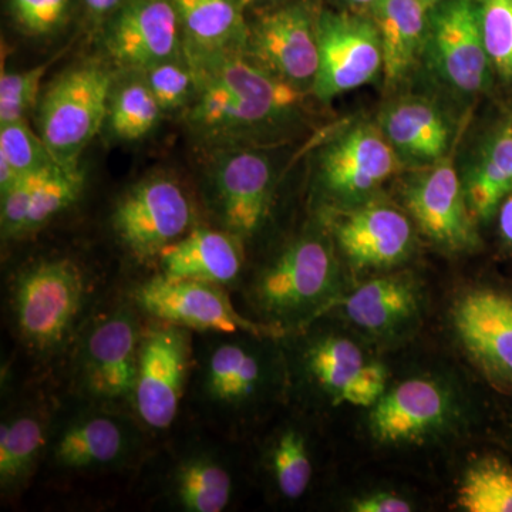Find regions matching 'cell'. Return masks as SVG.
Instances as JSON below:
<instances>
[{
	"label": "cell",
	"instance_id": "1",
	"mask_svg": "<svg viewBox=\"0 0 512 512\" xmlns=\"http://www.w3.org/2000/svg\"><path fill=\"white\" fill-rule=\"evenodd\" d=\"M281 340L251 333H194L184 407L201 427L235 440L289 392Z\"/></svg>",
	"mask_w": 512,
	"mask_h": 512
},
{
	"label": "cell",
	"instance_id": "2",
	"mask_svg": "<svg viewBox=\"0 0 512 512\" xmlns=\"http://www.w3.org/2000/svg\"><path fill=\"white\" fill-rule=\"evenodd\" d=\"M110 293L79 259L40 256L10 276L9 325L35 365L64 366L80 332Z\"/></svg>",
	"mask_w": 512,
	"mask_h": 512
},
{
	"label": "cell",
	"instance_id": "3",
	"mask_svg": "<svg viewBox=\"0 0 512 512\" xmlns=\"http://www.w3.org/2000/svg\"><path fill=\"white\" fill-rule=\"evenodd\" d=\"M184 55L195 82L187 123L207 140L224 143L268 126L301 103V89L269 72L245 50L205 53L184 47Z\"/></svg>",
	"mask_w": 512,
	"mask_h": 512
},
{
	"label": "cell",
	"instance_id": "4",
	"mask_svg": "<svg viewBox=\"0 0 512 512\" xmlns=\"http://www.w3.org/2000/svg\"><path fill=\"white\" fill-rule=\"evenodd\" d=\"M241 291L252 318L286 336L333 311L345 285L332 242L308 231L289 241Z\"/></svg>",
	"mask_w": 512,
	"mask_h": 512
},
{
	"label": "cell",
	"instance_id": "5",
	"mask_svg": "<svg viewBox=\"0 0 512 512\" xmlns=\"http://www.w3.org/2000/svg\"><path fill=\"white\" fill-rule=\"evenodd\" d=\"M154 441L133 413L67 394L57 407L42 467L64 478L140 471L156 450Z\"/></svg>",
	"mask_w": 512,
	"mask_h": 512
},
{
	"label": "cell",
	"instance_id": "6",
	"mask_svg": "<svg viewBox=\"0 0 512 512\" xmlns=\"http://www.w3.org/2000/svg\"><path fill=\"white\" fill-rule=\"evenodd\" d=\"M144 320L127 288L111 292L67 356V394L133 413Z\"/></svg>",
	"mask_w": 512,
	"mask_h": 512
},
{
	"label": "cell",
	"instance_id": "7",
	"mask_svg": "<svg viewBox=\"0 0 512 512\" xmlns=\"http://www.w3.org/2000/svg\"><path fill=\"white\" fill-rule=\"evenodd\" d=\"M285 346L289 390L340 406L372 407L387 389V370L355 340L313 325L289 333Z\"/></svg>",
	"mask_w": 512,
	"mask_h": 512
},
{
	"label": "cell",
	"instance_id": "8",
	"mask_svg": "<svg viewBox=\"0 0 512 512\" xmlns=\"http://www.w3.org/2000/svg\"><path fill=\"white\" fill-rule=\"evenodd\" d=\"M116 77L107 64L83 60L64 70L39 100V134L56 163L79 164L84 148L107 123Z\"/></svg>",
	"mask_w": 512,
	"mask_h": 512
},
{
	"label": "cell",
	"instance_id": "9",
	"mask_svg": "<svg viewBox=\"0 0 512 512\" xmlns=\"http://www.w3.org/2000/svg\"><path fill=\"white\" fill-rule=\"evenodd\" d=\"M194 365V332L146 318L141 333L133 414L154 440L174 429Z\"/></svg>",
	"mask_w": 512,
	"mask_h": 512
},
{
	"label": "cell",
	"instance_id": "10",
	"mask_svg": "<svg viewBox=\"0 0 512 512\" xmlns=\"http://www.w3.org/2000/svg\"><path fill=\"white\" fill-rule=\"evenodd\" d=\"M190 194L168 175H150L114 202L110 228L131 262L156 265L164 248L197 227Z\"/></svg>",
	"mask_w": 512,
	"mask_h": 512
},
{
	"label": "cell",
	"instance_id": "11",
	"mask_svg": "<svg viewBox=\"0 0 512 512\" xmlns=\"http://www.w3.org/2000/svg\"><path fill=\"white\" fill-rule=\"evenodd\" d=\"M224 437L191 436L168 448L153 497L178 512H224L234 504L237 467Z\"/></svg>",
	"mask_w": 512,
	"mask_h": 512
},
{
	"label": "cell",
	"instance_id": "12",
	"mask_svg": "<svg viewBox=\"0 0 512 512\" xmlns=\"http://www.w3.org/2000/svg\"><path fill=\"white\" fill-rule=\"evenodd\" d=\"M127 291L146 318L173 323L194 333H251L274 339L285 336L238 311L228 289L222 286L154 274Z\"/></svg>",
	"mask_w": 512,
	"mask_h": 512
},
{
	"label": "cell",
	"instance_id": "13",
	"mask_svg": "<svg viewBox=\"0 0 512 512\" xmlns=\"http://www.w3.org/2000/svg\"><path fill=\"white\" fill-rule=\"evenodd\" d=\"M460 416L450 384L436 377H412L387 387L370 407L367 427L382 446H421L451 431Z\"/></svg>",
	"mask_w": 512,
	"mask_h": 512
},
{
	"label": "cell",
	"instance_id": "14",
	"mask_svg": "<svg viewBox=\"0 0 512 512\" xmlns=\"http://www.w3.org/2000/svg\"><path fill=\"white\" fill-rule=\"evenodd\" d=\"M271 161L251 150H222L208 171L207 204L218 227L242 244L264 229L274 205Z\"/></svg>",
	"mask_w": 512,
	"mask_h": 512
},
{
	"label": "cell",
	"instance_id": "15",
	"mask_svg": "<svg viewBox=\"0 0 512 512\" xmlns=\"http://www.w3.org/2000/svg\"><path fill=\"white\" fill-rule=\"evenodd\" d=\"M319 67L312 90L322 101L359 89L383 72V52L375 22L323 12L316 20Z\"/></svg>",
	"mask_w": 512,
	"mask_h": 512
},
{
	"label": "cell",
	"instance_id": "16",
	"mask_svg": "<svg viewBox=\"0 0 512 512\" xmlns=\"http://www.w3.org/2000/svg\"><path fill=\"white\" fill-rule=\"evenodd\" d=\"M451 328L468 359L497 389L512 393V296L490 288L461 293Z\"/></svg>",
	"mask_w": 512,
	"mask_h": 512
},
{
	"label": "cell",
	"instance_id": "17",
	"mask_svg": "<svg viewBox=\"0 0 512 512\" xmlns=\"http://www.w3.org/2000/svg\"><path fill=\"white\" fill-rule=\"evenodd\" d=\"M59 399L23 390L3 404L0 420V494L15 501L28 490L45 461Z\"/></svg>",
	"mask_w": 512,
	"mask_h": 512
},
{
	"label": "cell",
	"instance_id": "18",
	"mask_svg": "<svg viewBox=\"0 0 512 512\" xmlns=\"http://www.w3.org/2000/svg\"><path fill=\"white\" fill-rule=\"evenodd\" d=\"M402 164L380 127L359 124L330 141L320 154V187L342 204H362L399 173Z\"/></svg>",
	"mask_w": 512,
	"mask_h": 512
},
{
	"label": "cell",
	"instance_id": "19",
	"mask_svg": "<svg viewBox=\"0 0 512 512\" xmlns=\"http://www.w3.org/2000/svg\"><path fill=\"white\" fill-rule=\"evenodd\" d=\"M410 217L431 242L447 252H471L480 245L464 185L451 161L441 160L413 177L403 191Z\"/></svg>",
	"mask_w": 512,
	"mask_h": 512
},
{
	"label": "cell",
	"instance_id": "20",
	"mask_svg": "<svg viewBox=\"0 0 512 512\" xmlns=\"http://www.w3.org/2000/svg\"><path fill=\"white\" fill-rule=\"evenodd\" d=\"M104 49L111 63L131 73L183 55V29L174 0H126L107 22Z\"/></svg>",
	"mask_w": 512,
	"mask_h": 512
},
{
	"label": "cell",
	"instance_id": "21",
	"mask_svg": "<svg viewBox=\"0 0 512 512\" xmlns=\"http://www.w3.org/2000/svg\"><path fill=\"white\" fill-rule=\"evenodd\" d=\"M330 234L346 261L359 271L402 264L414 248L410 218L382 202H362L353 210L333 215Z\"/></svg>",
	"mask_w": 512,
	"mask_h": 512
},
{
	"label": "cell",
	"instance_id": "22",
	"mask_svg": "<svg viewBox=\"0 0 512 512\" xmlns=\"http://www.w3.org/2000/svg\"><path fill=\"white\" fill-rule=\"evenodd\" d=\"M437 72L461 93L476 94L490 83V57L474 0H448L431 19L427 32Z\"/></svg>",
	"mask_w": 512,
	"mask_h": 512
},
{
	"label": "cell",
	"instance_id": "23",
	"mask_svg": "<svg viewBox=\"0 0 512 512\" xmlns=\"http://www.w3.org/2000/svg\"><path fill=\"white\" fill-rule=\"evenodd\" d=\"M247 53L286 83L312 87L319 67L316 22L302 5L266 13L249 26Z\"/></svg>",
	"mask_w": 512,
	"mask_h": 512
},
{
	"label": "cell",
	"instance_id": "24",
	"mask_svg": "<svg viewBox=\"0 0 512 512\" xmlns=\"http://www.w3.org/2000/svg\"><path fill=\"white\" fill-rule=\"evenodd\" d=\"M338 306L360 332L380 342H394L417 329L423 292L410 274L384 275L343 296Z\"/></svg>",
	"mask_w": 512,
	"mask_h": 512
},
{
	"label": "cell",
	"instance_id": "25",
	"mask_svg": "<svg viewBox=\"0 0 512 512\" xmlns=\"http://www.w3.org/2000/svg\"><path fill=\"white\" fill-rule=\"evenodd\" d=\"M245 265V245L221 228L197 225L158 255L156 274L238 291Z\"/></svg>",
	"mask_w": 512,
	"mask_h": 512
},
{
	"label": "cell",
	"instance_id": "26",
	"mask_svg": "<svg viewBox=\"0 0 512 512\" xmlns=\"http://www.w3.org/2000/svg\"><path fill=\"white\" fill-rule=\"evenodd\" d=\"M379 127L403 163L431 165L446 156L450 127L430 101H394L383 110Z\"/></svg>",
	"mask_w": 512,
	"mask_h": 512
},
{
	"label": "cell",
	"instance_id": "27",
	"mask_svg": "<svg viewBox=\"0 0 512 512\" xmlns=\"http://www.w3.org/2000/svg\"><path fill=\"white\" fill-rule=\"evenodd\" d=\"M426 10L421 0H377L373 5L387 83H399L416 63L429 32Z\"/></svg>",
	"mask_w": 512,
	"mask_h": 512
},
{
	"label": "cell",
	"instance_id": "28",
	"mask_svg": "<svg viewBox=\"0 0 512 512\" xmlns=\"http://www.w3.org/2000/svg\"><path fill=\"white\" fill-rule=\"evenodd\" d=\"M185 49L195 52H247L249 26L242 0H174Z\"/></svg>",
	"mask_w": 512,
	"mask_h": 512
},
{
	"label": "cell",
	"instance_id": "29",
	"mask_svg": "<svg viewBox=\"0 0 512 512\" xmlns=\"http://www.w3.org/2000/svg\"><path fill=\"white\" fill-rule=\"evenodd\" d=\"M259 464L269 487L281 500H301L315 474L308 434L293 421L279 424L265 437Z\"/></svg>",
	"mask_w": 512,
	"mask_h": 512
},
{
	"label": "cell",
	"instance_id": "30",
	"mask_svg": "<svg viewBox=\"0 0 512 512\" xmlns=\"http://www.w3.org/2000/svg\"><path fill=\"white\" fill-rule=\"evenodd\" d=\"M463 185L474 220L490 221L512 192V124L488 141Z\"/></svg>",
	"mask_w": 512,
	"mask_h": 512
},
{
	"label": "cell",
	"instance_id": "31",
	"mask_svg": "<svg viewBox=\"0 0 512 512\" xmlns=\"http://www.w3.org/2000/svg\"><path fill=\"white\" fill-rule=\"evenodd\" d=\"M86 173L80 164L55 163L45 168L29 201L20 238H28L69 210L82 197Z\"/></svg>",
	"mask_w": 512,
	"mask_h": 512
},
{
	"label": "cell",
	"instance_id": "32",
	"mask_svg": "<svg viewBox=\"0 0 512 512\" xmlns=\"http://www.w3.org/2000/svg\"><path fill=\"white\" fill-rule=\"evenodd\" d=\"M126 82L114 83L107 124L120 140L136 141L148 136L164 111L140 73H131Z\"/></svg>",
	"mask_w": 512,
	"mask_h": 512
},
{
	"label": "cell",
	"instance_id": "33",
	"mask_svg": "<svg viewBox=\"0 0 512 512\" xmlns=\"http://www.w3.org/2000/svg\"><path fill=\"white\" fill-rule=\"evenodd\" d=\"M457 504L467 512H512V466L500 456L471 463L458 485Z\"/></svg>",
	"mask_w": 512,
	"mask_h": 512
},
{
	"label": "cell",
	"instance_id": "34",
	"mask_svg": "<svg viewBox=\"0 0 512 512\" xmlns=\"http://www.w3.org/2000/svg\"><path fill=\"white\" fill-rule=\"evenodd\" d=\"M481 33L491 66L512 79V0H477Z\"/></svg>",
	"mask_w": 512,
	"mask_h": 512
},
{
	"label": "cell",
	"instance_id": "35",
	"mask_svg": "<svg viewBox=\"0 0 512 512\" xmlns=\"http://www.w3.org/2000/svg\"><path fill=\"white\" fill-rule=\"evenodd\" d=\"M140 74L164 113L187 109L194 99V74L184 52L174 59L154 64Z\"/></svg>",
	"mask_w": 512,
	"mask_h": 512
},
{
	"label": "cell",
	"instance_id": "36",
	"mask_svg": "<svg viewBox=\"0 0 512 512\" xmlns=\"http://www.w3.org/2000/svg\"><path fill=\"white\" fill-rule=\"evenodd\" d=\"M0 156L9 161L19 177L56 163L45 141L26 119L0 124Z\"/></svg>",
	"mask_w": 512,
	"mask_h": 512
},
{
	"label": "cell",
	"instance_id": "37",
	"mask_svg": "<svg viewBox=\"0 0 512 512\" xmlns=\"http://www.w3.org/2000/svg\"><path fill=\"white\" fill-rule=\"evenodd\" d=\"M46 64L26 72L3 70L0 77V124L26 119V114L39 104L40 82Z\"/></svg>",
	"mask_w": 512,
	"mask_h": 512
},
{
	"label": "cell",
	"instance_id": "38",
	"mask_svg": "<svg viewBox=\"0 0 512 512\" xmlns=\"http://www.w3.org/2000/svg\"><path fill=\"white\" fill-rule=\"evenodd\" d=\"M72 0H9L16 25L32 36H46L63 25Z\"/></svg>",
	"mask_w": 512,
	"mask_h": 512
},
{
	"label": "cell",
	"instance_id": "39",
	"mask_svg": "<svg viewBox=\"0 0 512 512\" xmlns=\"http://www.w3.org/2000/svg\"><path fill=\"white\" fill-rule=\"evenodd\" d=\"M412 504L394 493H373L356 498L350 503V511L355 512H409Z\"/></svg>",
	"mask_w": 512,
	"mask_h": 512
},
{
	"label": "cell",
	"instance_id": "40",
	"mask_svg": "<svg viewBox=\"0 0 512 512\" xmlns=\"http://www.w3.org/2000/svg\"><path fill=\"white\" fill-rule=\"evenodd\" d=\"M126 0H83L86 18L92 25L99 26L109 22Z\"/></svg>",
	"mask_w": 512,
	"mask_h": 512
},
{
	"label": "cell",
	"instance_id": "41",
	"mask_svg": "<svg viewBox=\"0 0 512 512\" xmlns=\"http://www.w3.org/2000/svg\"><path fill=\"white\" fill-rule=\"evenodd\" d=\"M498 227L501 238L512 248V192L498 208Z\"/></svg>",
	"mask_w": 512,
	"mask_h": 512
},
{
	"label": "cell",
	"instance_id": "42",
	"mask_svg": "<svg viewBox=\"0 0 512 512\" xmlns=\"http://www.w3.org/2000/svg\"><path fill=\"white\" fill-rule=\"evenodd\" d=\"M350 2L356 3V5H375L377 0H350Z\"/></svg>",
	"mask_w": 512,
	"mask_h": 512
},
{
	"label": "cell",
	"instance_id": "43",
	"mask_svg": "<svg viewBox=\"0 0 512 512\" xmlns=\"http://www.w3.org/2000/svg\"><path fill=\"white\" fill-rule=\"evenodd\" d=\"M421 2H423L424 5L427 6V8H430V6L436 5V3L439 2V0H421Z\"/></svg>",
	"mask_w": 512,
	"mask_h": 512
},
{
	"label": "cell",
	"instance_id": "44",
	"mask_svg": "<svg viewBox=\"0 0 512 512\" xmlns=\"http://www.w3.org/2000/svg\"><path fill=\"white\" fill-rule=\"evenodd\" d=\"M259 2V0H242V3H244V6L252 5V3Z\"/></svg>",
	"mask_w": 512,
	"mask_h": 512
}]
</instances>
